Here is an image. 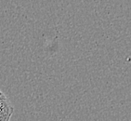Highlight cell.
I'll return each instance as SVG.
<instances>
[{
  "label": "cell",
  "mask_w": 131,
  "mask_h": 121,
  "mask_svg": "<svg viewBox=\"0 0 131 121\" xmlns=\"http://www.w3.org/2000/svg\"><path fill=\"white\" fill-rule=\"evenodd\" d=\"M14 108L9 99L0 90V121H10Z\"/></svg>",
  "instance_id": "1"
}]
</instances>
